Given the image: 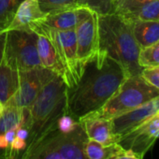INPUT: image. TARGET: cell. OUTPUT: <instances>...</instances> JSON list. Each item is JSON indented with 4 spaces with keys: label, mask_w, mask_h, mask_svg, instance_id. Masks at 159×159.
<instances>
[{
    "label": "cell",
    "mask_w": 159,
    "mask_h": 159,
    "mask_svg": "<svg viewBox=\"0 0 159 159\" xmlns=\"http://www.w3.org/2000/svg\"><path fill=\"white\" fill-rule=\"evenodd\" d=\"M129 77L124 66L104 52L86 61L78 81L66 87V111L76 121L99 111Z\"/></svg>",
    "instance_id": "1"
},
{
    "label": "cell",
    "mask_w": 159,
    "mask_h": 159,
    "mask_svg": "<svg viewBox=\"0 0 159 159\" xmlns=\"http://www.w3.org/2000/svg\"><path fill=\"white\" fill-rule=\"evenodd\" d=\"M98 51L119 62L129 77L141 75L140 48L134 38L131 20L117 13L98 15Z\"/></svg>",
    "instance_id": "2"
},
{
    "label": "cell",
    "mask_w": 159,
    "mask_h": 159,
    "mask_svg": "<svg viewBox=\"0 0 159 159\" xmlns=\"http://www.w3.org/2000/svg\"><path fill=\"white\" fill-rule=\"evenodd\" d=\"M66 111V84L57 75L39 92L31 105L25 126L28 130L26 153L48 133L56 128L58 119Z\"/></svg>",
    "instance_id": "3"
},
{
    "label": "cell",
    "mask_w": 159,
    "mask_h": 159,
    "mask_svg": "<svg viewBox=\"0 0 159 159\" xmlns=\"http://www.w3.org/2000/svg\"><path fill=\"white\" fill-rule=\"evenodd\" d=\"M157 97H159V90L151 85L141 75L130 76L125 79L108 102L94 114L106 119H112Z\"/></svg>",
    "instance_id": "4"
},
{
    "label": "cell",
    "mask_w": 159,
    "mask_h": 159,
    "mask_svg": "<svg viewBox=\"0 0 159 159\" xmlns=\"http://www.w3.org/2000/svg\"><path fill=\"white\" fill-rule=\"evenodd\" d=\"M6 44L3 59L18 70L40 67L37 38L35 32L11 30L6 32Z\"/></svg>",
    "instance_id": "5"
},
{
    "label": "cell",
    "mask_w": 159,
    "mask_h": 159,
    "mask_svg": "<svg viewBox=\"0 0 159 159\" xmlns=\"http://www.w3.org/2000/svg\"><path fill=\"white\" fill-rule=\"evenodd\" d=\"M44 35L52 42L59 60L64 67V81L66 87H71L80 78L83 66L77 57V40L75 29L62 31H47Z\"/></svg>",
    "instance_id": "6"
},
{
    "label": "cell",
    "mask_w": 159,
    "mask_h": 159,
    "mask_svg": "<svg viewBox=\"0 0 159 159\" xmlns=\"http://www.w3.org/2000/svg\"><path fill=\"white\" fill-rule=\"evenodd\" d=\"M57 74L45 67L19 70V89L11 98L12 101L22 110H29L34 100Z\"/></svg>",
    "instance_id": "7"
},
{
    "label": "cell",
    "mask_w": 159,
    "mask_h": 159,
    "mask_svg": "<svg viewBox=\"0 0 159 159\" xmlns=\"http://www.w3.org/2000/svg\"><path fill=\"white\" fill-rule=\"evenodd\" d=\"M159 139V113L153 115L132 131L120 137L118 144L143 159L145 153Z\"/></svg>",
    "instance_id": "8"
},
{
    "label": "cell",
    "mask_w": 159,
    "mask_h": 159,
    "mask_svg": "<svg viewBox=\"0 0 159 159\" xmlns=\"http://www.w3.org/2000/svg\"><path fill=\"white\" fill-rule=\"evenodd\" d=\"M94 11L84 7H75L61 11L46 14L37 21L32 31L36 34H42L47 31H62L75 29L82 22L85 21Z\"/></svg>",
    "instance_id": "9"
},
{
    "label": "cell",
    "mask_w": 159,
    "mask_h": 159,
    "mask_svg": "<svg viewBox=\"0 0 159 159\" xmlns=\"http://www.w3.org/2000/svg\"><path fill=\"white\" fill-rule=\"evenodd\" d=\"M77 57L84 65L98 52V15L93 12L76 28Z\"/></svg>",
    "instance_id": "10"
},
{
    "label": "cell",
    "mask_w": 159,
    "mask_h": 159,
    "mask_svg": "<svg viewBox=\"0 0 159 159\" xmlns=\"http://www.w3.org/2000/svg\"><path fill=\"white\" fill-rule=\"evenodd\" d=\"M159 113V97L145 104L111 119L112 132L120 137L137 128L153 115Z\"/></svg>",
    "instance_id": "11"
},
{
    "label": "cell",
    "mask_w": 159,
    "mask_h": 159,
    "mask_svg": "<svg viewBox=\"0 0 159 159\" xmlns=\"http://www.w3.org/2000/svg\"><path fill=\"white\" fill-rule=\"evenodd\" d=\"M20 159H70L65 152L60 142V131L56 128L45 135L26 153H22Z\"/></svg>",
    "instance_id": "12"
},
{
    "label": "cell",
    "mask_w": 159,
    "mask_h": 159,
    "mask_svg": "<svg viewBox=\"0 0 159 159\" xmlns=\"http://www.w3.org/2000/svg\"><path fill=\"white\" fill-rule=\"evenodd\" d=\"M79 122L83 125L89 139H93L103 145L118 143L119 137L115 136L112 132L111 119H106L91 113Z\"/></svg>",
    "instance_id": "13"
},
{
    "label": "cell",
    "mask_w": 159,
    "mask_h": 159,
    "mask_svg": "<svg viewBox=\"0 0 159 159\" xmlns=\"http://www.w3.org/2000/svg\"><path fill=\"white\" fill-rule=\"evenodd\" d=\"M44 16L45 14L40 11L38 0H24L4 33L11 30L33 32V25Z\"/></svg>",
    "instance_id": "14"
},
{
    "label": "cell",
    "mask_w": 159,
    "mask_h": 159,
    "mask_svg": "<svg viewBox=\"0 0 159 159\" xmlns=\"http://www.w3.org/2000/svg\"><path fill=\"white\" fill-rule=\"evenodd\" d=\"M37 47L39 58L42 67L55 72L57 75L64 77V67L59 60L57 52L49 38L44 35L37 34Z\"/></svg>",
    "instance_id": "15"
},
{
    "label": "cell",
    "mask_w": 159,
    "mask_h": 159,
    "mask_svg": "<svg viewBox=\"0 0 159 159\" xmlns=\"http://www.w3.org/2000/svg\"><path fill=\"white\" fill-rule=\"evenodd\" d=\"M19 89V70L4 59L0 63V104L5 105Z\"/></svg>",
    "instance_id": "16"
},
{
    "label": "cell",
    "mask_w": 159,
    "mask_h": 159,
    "mask_svg": "<svg viewBox=\"0 0 159 159\" xmlns=\"http://www.w3.org/2000/svg\"><path fill=\"white\" fill-rule=\"evenodd\" d=\"M132 31L139 46L144 48L159 41V22L132 19Z\"/></svg>",
    "instance_id": "17"
},
{
    "label": "cell",
    "mask_w": 159,
    "mask_h": 159,
    "mask_svg": "<svg viewBox=\"0 0 159 159\" xmlns=\"http://www.w3.org/2000/svg\"><path fill=\"white\" fill-rule=\"evenodd\" d=\"M29 110H22L11 98L2 106L0 114V134H4L8 130L24 124L28 115Z\"/></svg>",
    "instance_id": "18"
},
{
    "label": "cell",
    "mask_w": 159,
    "mask_h": 159,
    "mask_svg": "<svg viewBox=\"0 0 159 159\" xmlns=\"http://www.w3.org/2000/svg\"><path fill=\"white\" fill-rule=\"evenodd\" d=\"M125 152V150L118 143L103 145L88 139L85 144V154L87 159H115Z\"/></svg>",
    "instance_id": "19"
},
{
    "label": "cell",
    "mask_w": 159,
    "mask_h": 159,
    "mask_svg": "<svg viewBox=\"0 0 159 159\" xmlns=\"http://www.w3.org/2000/svg\"><path fill=\"white\" fill-rule=\"evenodd\" d=\"M23 1L24 0H0V33H4L10 25Z\"/></svg>",
    "instance_id": "20"
},
{
    "label": "cell",
    "mask_w": 159,
    "mask_h": 159,
    "mask_svg": "<svg viewBox=\"0 0 159 159\" xmlns=\"http://www.w3.org/2000/svg\"><path fill=\"white\" fill-rule=\"evenodd\" d=\"M118 0H79L78 6L84 7L96 12L98 15L115 13Z\"/></svg>",
    "instance_id": "21"
},
{
    "label": "cell",
    "mask_w": 159,
    "mask_h": 159,
    "mask_svg": "<svg viewBox=\"0 0 159 159\" xmlns=\"http://www.w3.org/2000/svg\"><path fill=\"white\" fill-rule=\"evenodd\" d=\"M127 19H139L144 21L159 22V0H151V1L145 3L129 17H127Z\"/></svg>",
    "instance_id": "22"
},
{
    "label": "cell",
    "mask_w": 159,
    "mask_h": 159,
    "mask_svg": "<svg viewBox=\"0 0 159 159\" xmlns=\"http://www.w3.org/2000/svg\"><path fill=\"white\" fill-rule=\"evenodd\" d=\"M139 64L143 68L159 66V41L140 49Z\"/></svg>",
    "instance_id": "23"
},
{
    "label": "cell",
    "mask_w": 159,
    "mask_h": 159,
    "mask_svg": "<svg viewBox=\"0 0 159 159\" xmlns=\"http://www.w3.org/2000/svg\"><path fill=\"white\" fill-rule=\"evenodd\" d=\"M79 0H38L40 11L46 15L78 7Z\"/></svg>",
    "instance_id": "24"
},
{
    "label": "cell",
    "mask_w": 159,
    "mask_h": 159,
    "mask_svg": "<svg viewBox=\"0 0 159 159\" xmlns=\"http://www.w3.org/2000/svg\"><path fill=\"white\" fill-rule=\"evenodd\" d=\"M149 1L151 0H118L115 13L127 18Z\"/></svg>",
    "instance_id": "25"
},
{
    "label": "cell",
    "mask_w": 159,
    "mask_h": 159,
    "mask_svg": "<svg viewBox=\"0 0 159 159\" xmlns=\"http://www.w3.org/2000/svg\"><path fill=\"white\" fill-rule=\"evenodd\" d=\"M78 125H79L78 121H76L69 114L65 113L58 119L56 127L62 133H69V132L73 131L77 127Z\"/></svg>",
    "instance_id": "26"
},
{
    "label": "cell",
    "mask_w": 159,
    "mask_h": 159,
    "mask_svg": "<svg viewBox=\"0 0 159 159\" xmlns=\"http://www.w3.org/2000/svg\"><path fill=\"white\" fill-rule=\"evenodd\" d=\"M141 76L151 85L159 90V66L143 68L141 71Z\"/></svg>",
    "instance_id": "27"
},
{
    "label": "cell",
    "mask_w": 159,
    "mask_h": 159,
    "mask_svg": "<svg viewBox=\"0 0 159 159\" xmlns=\"http://www.w3.org/2000/svg\"><path fill=\"white\" fill-rule=\"evenodd\" d=\"M6 36L7 33H0V63H1L4 56V50L6 44Z\"/></svg>",
    "instance_id": "28"
},
{
    "label": "cell",
    "mask_w": 159,
    "mask_h": 159,
    "mask_svg": "<svg viewBox=\"0 0 159 159\" xmlns=\"http://www.w3.org/2000/svg\"><path fill=\"white\" fill-rule=\"evenodd\" d=\"M115 159H141L139 157H138L134 152H132L131 151H125L124 153H122L121 155L117 156Z\"/></svg>",
    "instance_id": "29"
},
{
    "label": "cell",
    "mask_w": 159,
    "mask_h": 159,
    "mask_svg": "<svg viewBox=\"0 0 159 159\" xmlns=\"http://www.w3.org/2000/svg\"><path fill=\"white\" fill-rule=\"evenodd\" d=\"M0 159H18V158L12 156L7 150L0 149Z\"/></svg>",
    "instance_id": "30"
},
{
    "label": "cell",
    "mask_w": 159,
    "mask_h": 159,
    "mask_svg": "<svg viewBox=\"0 0 159 159\" xmlns=\"http://www.w3.org/2000/svg\"><path fill=\"white\" fill-rule=\"evenodd\" d=\"M1 111H2V106H0V114H1Z\"/></svg>",
    "instance_id": "31"
},
{
    "label": "cell",
    "mask_w": 159,
    "mask_h": 159,
    "mask_svg": "<svg viewBox=\"0 0 159 159\" xmlns=\"http://www.w3.org/2000/svg\"><path fill=\"white\" fill-rule=\"evenodd\" d=\"M0 106H2V105H1V104H0Z\"/></svg>",
    "instance_id": "32"
}]
</instances>
